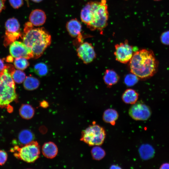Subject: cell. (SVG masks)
Masks as SVG:
<instances>
[{
  "label": "cell",
  "mask_w": 169,
  "mask_h": 169,
  "mask_svg": "<svg viewBox=\"0 0 169 169\" xmlns=\"http://www.w3.org/2000/svg\"><path fill=\"white\" fill-rule=\"evenodd\" d=\"M109 15L106 0H101L88 3L81 10L80 16L88 28L101 32L107 25Z\"/></svg>",
  "instance_id": "6da1fadb"
},
{
  "label": "cell",
  "mask_w": 169,
  "mask_h": 169,
  "mask_svg": "<svg viewBox=\"0 0 169 169\" xmlns=\"http://www.w3.org/2000/svg\"><path fill=\"white\" fill-rule=\"evenodd\" d=\"M30 22L26 23L23 33V42L32 53L33 58L40 57L51 44L50 35L43 28H35Z\"/></svg>",
  "instance_id": "7a4b0ae2"
},
{
  "label": "cell",
  "mask_w": 169,
  "mask_h": 169,
  "mask_svg": "<svg viewBox=\"0 0 169 169\" xmlns=\"http://www.w3.org/2000/svg\"><path fill=\"white\" fill-rule=\"evenodd\" d=\"M129 66L131 73L138 78L147 79L157 71L158 62L152 51L143 49L134 53Z\"/></svg>",
  "instance_id": "3957f363"
},
{
  "label": "cell",
  "mask_w": 169,
  "mask_h": 169,
  "mask_svg": "<svg viewBox=\"0 0 169 169\" xmlns=\"http://www.w3.org/2000/svg\"><path fill=\"white\" fill-rule=\"evenodd\" d=\"M14 82L6 68L2 72L0 81V107L7 106L17 98Z\"/></svg>",
  "instance_id": "277c9868"
},
{
  "label": "cell",
  "mask_w": 169,
  "mask_h": 169,
  "mask_svg": "<svg viewBox=\"0 0 169 169\" xmlns=\"http://www.w3.org/2000/svg\"><path fill=\"white\" fill-rule=\"evenodd\" d=\"M15 157L28 163L35 161L39 157L40 148L38 142L34 141L24 146H15L11 149Z\"/></svg>",
  "instance_id": "5b68a950"
},
{
  "label": "cell",
  "mask_w": 169,
  "mask_h": 169,
  "mask_svg": "<svg viewBox=\"0 0 169 169\" xmlns=\"http://www.w3.org/2000/svg\"><path fill=\"white\" fill-rule=\"evenodd\" d=\"M106 137L104 129L96 124L90 125L82 132L80 140L90 146H100Z\"/></svg>",
  "instance_id": "8992f818"
},
{
  "label": "cell",
  "mask_w": 169,
  "mask_h": 169,
  "mask_svg": "<svg viewBox=\"0 0 169 169\" xmlns=\"http://www.w3.org/2000/svg\"><path fill=\"white\" fill-rule=\"evenodd\" d=\"M5 33L4 36L3 44L6 47L16 41L23 34L20 28L19 23L17 19L11 18L8 19L5 23Z\"/></svg>",
  "instance_id": "52a82bcc"
},
{
  "label": "cell",
  "mask_w": 169,
  "mask_h": 169,
  "mask_svg": "<svg viewBox=\"0 0 169 169\" xmlns=\"http://www.w3.org/2000/svg\"><path fill=\"white\" fill-rule=\"evenodd\" d=\"M128 113L130 116L135 120L145 121L150 117L151 111L147 105L142 102L137 101L130 107Z\"/></svg>",
  "instance_id": "ba28073f"
},
{
  "label": "cell",
  "mask_w": 169,
  "mask_h": 169,
  "mask_svg": "<svg viewBox=\"0 0 169 169\" xmlns=\"http://www.w3.org/2000/svg\"><path fill=\"white\" fill-rule=\"evenodd\" d=\"M115 47L114 54L117 61L123 64H126L130 61L134 54L133 49L127 40L116 44Z\"/></svg>",
  "instance_id": "9c48e42d"
},
{
  "label": "cell",
  "mask_w": 169,
  "mask_h": 169,
  "mask_svg": "<svg viewBox=\"0 0 169 169\" xmlns=\"http://www.w3.org/2000/svg\"><path fill=\"white\" fill-rule=\"evenodd\" d=\"M9 50L11 55L15 58L23 57L27 59L33 58L31 50L23 42H13L10 44Z\"/></svg>",
  "instance_id": "30bf717a"
},
{
  "label": "cell",
  "mask_w": 169,
  "mask_h": 169,
  "mask_svg": "<svg viewBox=\"0 0 169 169\" xmlns=\"http://www.w3.org/2000/svg\"><path fill=\"white\" fill-rule=\"evenodd\" d=\"M76 51L78 56L85 64L91 63L96 57L94 47L91 44L87 42L81 44Z\"/></svg>",
  "instance_id": "8fae6325"
},
{
  "label": "cell",
  "mask_w": 169,
  "mask_h": 169,
  "mask_svg": "<svg viewBox=\"0 0 169 169\" xmlns=\"http://www.w3.org/2000/svg\"><path fill=\"white\" fill-rule=\"evenodd\" d=\"M34 136L29 130L24 129L18 134L17 140H13V143L15 146H21L33 141Z\"/></svg>",
  "instance_id": "7c38bea8"
},
{
  "label": "cell",
  "mask_w": 169,
  "mask_h": 169,
  "mask_svg": "<svg viewBox=\"0 0 169 169\" xmlns=\"http://www.w3.org/2000/svg\"><path fill=\"white\" fill-rule=\"evenodd\" d=\"M46 19L45 13L42 10L36 9L33 11L29 16V22L35 26H39L43 25Z\"/></svg>",
  "instance_id": "4fadbf2b"
},
{
  "label": "cell",
  "mask_w": 169,
  "mask_h": 169,
  "mask_svg": "<svg viewBox=\"0 0 169 169\" xmlns=\"http://www.w3.org/2000/svg\"><path fill=\"white\" fill-rule=\"evenodd\" d=\"M66 28L71 36L73 37H79L81 38L82 26L77 19H73L68 21L66 24Z\"/></svg>",
  "instance_id": "5bb4252c"
},
{
  "label": "cell",
  "mask_w": 169,
  "mask_h": 169,
  "mask_svg": "<svg viewBox=\"0 0 169 169\" xmlns=\"http://www.w3.org/2000/svg\"><path fill=\"white\" fill-rule=\"evenodd\" d=\"M42 152L44 156L52 159L55 157L57 154L58 149L56 145L52 142L44 143L42 147Z\"/></svg>",
  "instance_id": "9a60e30c"
},
{
  "label": "cell",
  "mask_w": 169,
  "mask_h": 169,
  "mask_svg": "<svg viewBox=\"0 0 169 169\" xmlns=\"http://www.w3.org/2000/svg\"><path fill=\"white\" fill-rule=\"evenodd\" d=\"M103 78L105 84L107 86L110 87L118 82L120 77L113 70L107 69L105 72Z\"/></svg>",
  "instance_id": "2e32d148"
},
{
  "label": "cell",
  "mask_w": 169,
  "mask_h": 169,
  "mask_svg": "<svg viewBox=\"0 0 169 169\" xmlns=\"http://www.w3.org/2000/svg\"><path fill=\"white\" fill-rule=\"evenodd\" d=\"M139 94L135 90L131 89H126L122 95V99L125 104L133 105L138 99Z\"/></svg>",
  "instance_id": "e0dca14e"
},
{
  "label": "cell",
  "mask_w": 169,
  "mask_h": 169,
  "mask_svg": "<svg viewBox=\"0 0 169 169\" xmlns=\"http://www.w3.org/2000/svg\"><path fill=\"white\" fill-rule=\"evenodd\" d=\"M119 117L117 111L113 109H108L106 110L103 115V120L106 123L114 125L115 122Z\"/></svg>",
  "instance_id": "ac0fdd59"
},
{
  "label": "cell",
  "mask_w": 169,
  "mask_h": 169,
  "mask_svg": "<svg viewBox=\"0 0 169 169\" xmlns=\"http://www.w3.org/2000/svg\"><path fill=\"white\" fill-rule=\"evenodd\" d=\"M139 152L141 157L144 160H147L152 158L155 154L154 148L148 144L141 145L139 148Z\"/></svg>",
  "instance_id": "d6986e66"
},
{
  "label": "cell",
  "mask_w": 169,
  "mask_h": 169,
  "mask_svg": "<svg viewBox=\"0 0 169 169\" xmlns=\"http://www.w3.org/2000/svg\"><path fill=\"white\" fill-rule=\"evenodd\" d=\"M19 114L23 118L25 119H31L34 114L33 107L28 104H22L19 109Z\"/></svg>",
  "instance_id": "ffe728a7"
},
{
  "label": "cell",
  "mask_w": 169,
  "mask_h": 169,
  "mask_svg": "<svg viewBox=\"0 0 169 169\" xmlns=\"http://www.w3.org/2000/svg\"><path fill=\"white\" fill-rule=\"evenodd\" d=\"M40 82L37 78L29 76L26 77L23 84L24 88L28 90L37 89L39 86Z\"/></svg>",
  "instance_id": "44dd1931"
},
{
  "label": "cell",
  "mask_w": 169,
  "mask_h": 169,
  "mask_svg": "<svg viewBox=\"0 0 169 169\" xmlns=\"http://www.w3.org/2000/svg\"><path fill=\"white\" fill-rule=\"evenodd\" d=\"M93 158L96 160H100L104 158L106 153L105 150L99 146H95L91 151Z\"/></svg>",
  "instance_id": "7402d4cb"
},
{
  "label": "cell",
  "mask_w": 169,
  "mask_h": 169,
  "mask_svg": "<svg viewBox=\"0 0 169 169\" xmlns=\"http://www.w3.org/2000/svg\"><path fill=\"white\" fill-rule=\"evenodd\" d=\"M33 71L38 76H43L47 74L48 69L45 64L43 63H39L34 66Z\"/></svg>",
  "instance_id": "603a6c76"
},
{
  "label": "cell",
  "mask_w": 169,
  "mask_h": 169,
  "mask_svg": "<svg viewBox=\"0 0 169 169\" xmlns=\"http://www.w3.org/2000/svg\"><path fill=\"white\" fill-rule=\"evenodd\" d=\"M14 82L17 84H21L25 79L26 76L25 73L20 70H15L11 74Z\"/></svg>",
  "instance_id": "cb8c5ba5"
},
{
  "label": "cell",
  "mask_w": 169,
  "mask_h": 169,
  "mask_svg": "<svg viewBox=\"0 0 169 169\" xmlns=\"http://www.w3.org/2000/svg\"><path fill=\"white\" fill-rule=\"evenodd\" d=\"M27 59L23 57L15 58L14 62L15 67L22 70L26 69L29 65V63Z\"/></svg>",
  "instance_id": "d4e9b609"
},
{
  "label": "cell",
  "mask_w": 169,
  "mask_h": 169,
  "mask_svg": "<svg viewBox=\"0 0 169 169\" xmlns=\"http://www.w3.org/2000/svg\"><path fill=\"white\" fill-rule=\"evenodd\" d=\"M138 78L131 73L127 74L124 79V82L127 86H131L136 84L138 81Z\"/></svg>",
  "instance_id": "484cf974"
},
{
  "label": "cell",
  "mask_w": 169,
  "mask_h": 169,
  "mask_svg": "<svg viewBox=\"0 0 169 169\" xmlns=\"http://www.w3.org/2000/svg\"><path fill=\"white\" fill-rule=\"evenodd\" d=\"M160 40L161 43L165 45H169V30L163 32L161 35Z\"/></svg>",
  "instance_id": "4316f807"
},
{
  "label": "cell",
  "mask_w": 169,
  "mask_h": 169,
  "mask_svg": "<svg viewBox=\"0 0 169 169\" xmlns=\"http://www.w3.org/2000/svg\"><path fill=\"white\" fill-rule=\"evenodd\" d=\"M11 6L15 9L21 7L23 4V0H9Z\"/></svg>",
  "instance_id": "83f0119b"
},
{
  "label": "cell",
  "mask_w": 169,
  "mask_h": 169,
  "mask_svg": "<svg viewBox=\"0 0 169 169\" xmlns=\"http://www.w3.org/2000/svg\"><path fill=\"white\" fill-rule=\"evenodd\" d=\"M8 155L6 152L4 150H0V166L4 165L6 161Z\"/></svg>",
  "instance_id": "f1b7e54d"
},
{
  "label": "cell",
  "mask_w": 169,
  "mask_h": 169,
  "mask_svg": "<svg viewBox=\"0 0 169 169\" xmlns=\"http://www.w3.org/2000/svg\"><path fill=\"white\" fill-rule=\"evenodd\" d=\"M6 66L3 59L0 58V72H2L4 70Z\"/></svg>",
  "instance_id": "f546056e"
},
{
  "label": "cell",
  "mask_w": 169,
  "mask_h": 169,
  "mask_svg": "<svg viewBox=\"0 0 169 169\" xmlns=\"http://www.w3.org/2000/svg\"><path fill=\"white\" fill-rule=\"evenodd\" d=\"M6 0H0V13L5 8V3Z\"/></svg>",
  "instance_id": "4dcf8cb0"
},
{
  "label": "cell",
  "mask_w": 169,
  "mask_h": 169,
  "mask_svg": "<svg viewBox=\"0 0 169 169\" xmlns=\"http://www.w3.org/2000/svg\"><path fill=\"white\" fill-rule=\"evenodd\" d=\"M160 169H169V163L166 162L161 164L159 168Z\"/></svg>",
  "instance_id": "1f68e13d"
},
{
  "label": "cell",
  "mask_w": 169,
  "mask_h": 169,
  "mask_svg": "<svg viewBox=\"0 0 169 169\" xmlns=\"http://www.w3.org/2000/svg\"><path fill=\"white\" fill-rule=\"evenodd\" d=\"M40 105L42 107L45 108L48 106V103L47 101H43L40 103Z\"/></svg>",
  "instance_id": "d6a6232c"
},
{
  "label": "cell",
  "mask_w": 169,
  "mask_h": 169,
  "mask_svg": "<svg viewBox=\"0 0 169 169\" xmlns=\"http://www.w3.org/2000/svg\"><path fill=\"white\" fill-rule=\"evenodd\" d=\"M13 57L11 55L7 56L6 59V62H12L13 61Z\"/></svg>",
  "instance_id": "836d02e7"
},
{
  "label": "cell",
  "mask_w": 169,
  "mask_h": 169,
  "mask_svg": "<svg viewBox=\"0 0 169 169\" xmlns=\"http://www.w3.org/2000/svg\"><path fill=\"white\" fill-rule=\"evenodd\" d=\"M110 168H120V167L119 166L116 165H112L111 166Z\"/></svg>",
  "instance_id": "e575fe53"
},
{
  "label": "cell",
  "mask_w": 169,
  "mask_h": 169,
  "mask_svg": "<svg viewBox=\"0 0 169 169\" xmlns=\"http://www.w3.org/2000/svg\"><path fill=\"white\" fill-rule=\"evenodd\" d=\"M31 0L36 3H39L42 1L43 0Z\"/></svg>",
  "instance_id": "d590c367"
},
{
  "label": "cell",
  "mask_w": 169,
  "mask_h": 169,
  "mask_svg": "<svg viewBox=\"0 0 169 169\" xmlns=\"http://www.w3.org/2000/svg\"><path fill=\"white\" fill-rule=\"evenodd\" d=\"M25 1H26L28 5V4H29V0H25Z\"/></svg>",
  "instance_id": "8d00e7d4"
},
{
  "label": "cell",
  "mask_w": 169,
  "mask_h": 169,
  "mask_svg": "<svg viewBox=\"0 0 169 169\" xmlns=\"http://www.w3.org/2000/svg\"><path fill=\"white\" fill-rule=\"evenodd\" d=\"M1 74H2V72H0V80H1Z\"/></svg>",
  "instance_id": "74e56055"
},
{
  "label": "cell",
  "mask_w": 169,
  "mask_h": 169,
  "mask_svg": "<svg viewBox=\"0 0 169 169\" xmlns=\"http://www.w3.org/2000/svg\"><path fill=\"white\" fill-rule=\"evenodd\" d=\"M153 0L156 1H161V0Z\"/></svg>",
  "instance_id": "f35d334b"
}]
</instances>
